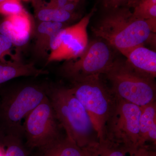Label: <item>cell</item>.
<instances>
[{
  "label": "cell",
  "mask_w": 156,
  "mask_h": 156,
  "mask_svg": "<svg viewBox=\"0 0 156 156\" xmlns=\"http://www.w3.org/2000/svg\"><path fill=\"white\" fill-rule=\"evenodd\" d=\"M96 37L103 39L124 55L128 50L145 43L155 44L156 33L147 20L134 17L127 6L104 9V12L91 27Z\"/></svg>",
  "instance_id": "obj_1"
},
{
  "label": "cell",
  "mask_w": 156,
  "mask_h": 156,
  "mask_svg": "<svg viewBox=\"0 0 156 156\" xmlns=\"http://www.w3.org/2000/svg\"><path fill=\"white\" fill-rule=\"evenodd\" d=\"M48 95L67 137L81 148L98 141L90 117L70 88L50 86Z\"/></svg>",
  "instance_id": "obj_2"
},
{
  "label": "cell",
  "mask_w": 156,
  "mask_h": 156,
  "mask_svg": "<svg viewBox=\"0 0 156 156\" xmlns=\"http://www.w3.org/2000/svg\"><path fill=\"white\" fill-rule=\"evenodd\" d=\"M116 97L140 107L156 101L155 78L135 69L126 58H115L103 74Z\"/></svg>",
  "instance_id": "obj_3"
},
{
  "label": "cell",
  "mask_w": 156,
  "mask_h": 156,
  "mask_svg": "<svg viewBox=\"0 0 156 156\" xmlns=\"http://www.w3.org/2000/svg\"><path fill=\"white\" fill-rule=\"evenodd\" d=\"M101 76L73 82L70 87L90 117L98 140L105 139L106 123L116 102V97Z\"/></svg>",
  "instance_id": "obj_4"
},
{
  "label": "cell",
  "mask_w": 156,
  "mask_h": 156,
  "mask_svg": "<svg viewBox=\"0 0 156 156\" xmlns=\"http://www.w3.org/2000/svg\"><path fill=\"white\" fill-rule=\"evenodd\" d=\"M49 86L20 84L6 92L0 105V120L7 134L23 133L22 120L48 96Z\"/></svg>",
  "instance_id": "obj_5"
},
{
  "label": "cell",
  "mask_w": 156,
  "mask_h": 156,
  "mask_svg": "<svg viewBox=\"0 0 156 156\" xmlns=\"http://www.w3.org/2000/svg\"><path fill=\"white\" fill-rule=\"evenodd\" d=\"M114 50L107 42L97 38L89 42L81 56L65 61L60 67V73L71 83L102 75L115 58Z\"/></svg>",
  "instance_id": "obj_6"
},
{
  "label": "cell",
  "mask_w": 156,
  "mask_h": 156,
  "mask_svg": "<svg viewBox=\"0 0 156 156\" xmlns=\"http://www.w3.org/2000/svg\"><path fill=\"white\" fill-rule=\"evenodd\" d=\"M116 97L105 127V139L122 146L130 155L140 147V107Z\"/></svg>",
  "instance_id": "obj_7"
},
{
  "label": "cell",
  "mask_w": 156,
  "mask_h": 156,
  "mask_svg": "<svg viewBox=\"0 0 156 156\" xmlns=\"http://www.w3.org/2000/svg\"><path fill=\"white\" fill-rule=\"evenodd\" d=\"M61 128L48 95L26 117L23 125L27 144L36 149L63 136Z\"/></svg>",
  "instance_id": "obj_8"
},
{
  "label": "cell",
  "mask_w": 156,
  "mask_h": 156,
  "mask_svg": "<svg viewBox=\"0 0 156 156\" xmlns=\"http://www.w3.org/2000/svg\"><path fill=\"white\" fill-rule=\"evenodd\" d=\"M95 10L93 8L76 23L65 27L61 45L57 50L49 54L48 63L75 59L82 55L89 43L87 27Z\"/></svg>",
  "instance_id": "obj_9"
},
{
  "label": "cell",
  "mask_w": 156,
  "mask_h": 156,
  "mask_svg": "<svg viewBox=\"0 0 156 156\" xmlns=\"http://www.w3.org/2000/svg\"><path fill=\"white\" fill-rule=\"evenodd\" d=\"M67 26H69L67 23L37 21L34 30L35 41L33 53L34 56L38 59H48L50 54V37L54 32Z\"/></svg>",
  "instance_id": "obj_10"
},
{
  "label": "cell",
  "mask_w": 156,
  "mask_h": 156,
  "mask_svg": "<svg viewBox=\"0 0 156 156\" xmlns=\"http://www.w3.org/2000/svg\"><path fill=\"white\" fill-rule=\"evenodd\" d=\"M131 66L140 72L152 77H156V53L138 45L128 50L123 55Z\"/></svg>",
  "instance_id": "obj_11"
},
{
  "label": "cell",
  "mask_w": 156,
  "mask_h": 156,
  "mask_svg": "<svg viewBox=\"0 0 156 156\" xmlns=\"http://www.w3.org/2000/svg\"><path fill=\"white\" fill-rule=\"evenodd\" d=\"M139 121L140 147L151 142L156 143V101L140 107Z\"/></svg>",
  "instance_id": "obj_12"
},
{
  "label": "cell",
  "mask_w": 156,
  "mask_h": 156,
  "mask_svg": "<svg viewBox=\"0 0 156 156\" xmlns=\"http://www.w3.org/2000/svg\"><path fill=\"white\" fill-rule=\"evenodd\" d=\"M48 73V71L37 68L33 63L21 61L0 64V84L20 77H37Z\"/></svg>",
  "instance_id": "obj_13"
},
{
  "label": "cell",
  "mask_w": 156,
  "mask_h": 156,
  "mask_svg": "<svg viewBox=\"0 0 156 156\" xmlns=\"http://www.w3.org/2000/svg\"><path fill=\"white\" fill-rule=\"evenodd\" d=\"M37 150L34 156H84L83 149L66 135Z\"/></svg>",
  "instance_id": "obj_14"
},
{
  "label": "cell",
  "mask_w": 156,
  "mask_h": 156,
  "mask_svg": "<svg viewBox=\"0 0 156 156\" xmlns=\"http://www.w3.org/2000/svg\"><path fill=\"white\" fill-rule=\"evenodd\" d=\"M35 17L37 21L67 23L79 19L76 12H71L47 6L42 0H34L33 3Z\"/></svg>",
  "instance_id": "obj_15"
},
{
  "label": "cell",
  "mask_w": 156,
  "mask_h": 156,
  "mask_svg": "<svg viewBox=\"0 0 156 156\" xmlns=\"http://www.w3.org/2000/svg\"><path fill=\"white\" fill-rule=\"evenodd\" d=\"M82 149L84 156H125L128 153L122 146L106 138Z\"/></svg>",
  "instance_id": "obj_16"
},
{
  "label": "cell",
  "mask_w": 156,
  "mask_h": 156,
  "mask_svg": "<svg viewBox=\"0 0 156 156\" xmlns=\"http://www.w3.org/2000/svg\"><path fill=\"white\" fill-rule=\"evenodd\" d=\"M125 6L131 9L136 18L144 20L156 19V0H128Z\"/></svg>",
  "instance_id": "obj_17"
},
{
  "label": "cell",
  "mask_w": 156,
  "mask_h": 156,
  "mask_svg": "<svg viewBox=\"0 0 156 156\" xmlns=\"http://www.w3.org/2000/svg\"><path fill=\"white\" fill-rule=\"evenodd\" d=\"M7 17L15 31L20 37L29 41L32 30V24L28 13L24 10L20 14Z\"/></svg>",
  "instance_id": "obj_18"
},
{
  "label": "cell",
  "mask_w": 156,
  "mask_h": 156,
  "mask_svg": "<svg viewBox=\"0 0 156 156\" xmlns=\"http://www.w3.org/2000/svg\"><path fill=\"white\" fill-rule=\"evenodd\" d=\"M0 34L7 37L17 48L24 46L28 42L15 31L8 17L0 21Z\"/></svg>",
  "instance_id": "obj_19"
},
{
  "label": "cell",
  "mask_w": 156,
  "mask_h": 156,
  "mask_svg": "<svg viewBox=\"0 0 156 156\" xmlns=\"http://www.w3.org/2000/svg\"><path fill=\"white\" fill-rule=\"evenodd\" d=\"M21 135L15 133L8 134V146L5 156H27L25 149L20 140Z\"/></svg>",
  "instance_id": "obj_20"
},
{
  "label": "cell",
  "mask_w": 156,
  "mask_h": 156,
  "mask_svg": "<svg viewBox=\"0 0 156 156\" xmlns=\"http://www.w3.org/2000/svg\"><path fill=\"white\" fill-rule=\"evenodd\" d=\"M14 47H16L9 39L0 34V64L11 62L6 60V57L7 56H11L15 61H21L19 56H15L11 53V50Z\"/></svg>",
  "instance_id": "obj_21"
},
{
  "label": "cell",
  "mask_w": 156,
  "mask_h": 156,
  "mask_svg": "<svg viewBox=\"0 0 156 156\" xmlns=\"http://www.w3.org/2000/svg\"><path fill=\"white\" fill-rule=\"evenodd\" d=\"M24 10L20 0H5L0 3V14L6 17L20 14Z\"/></svg>",
  "instance_id": "obj_22"
},
{
  "label": "cell",
  "mask_w": 156,
  "mask_h": 156,
  "mask_svg": "<svg viewBox=\"0 0 156 156\" xmlns=\"http://www.w3.org/2000/svg\"><path fill=\"white\" fill-rule=\"evenodd\" d=\"M80 2L75 0H50L49 2H45L47 6L71 12H76Z\"/></svg>",
  "instance_id": "obj_23"
},
{
  "label": "cell",
  "mask_w": 156,
  "mask_h": 156,
  "mask_svg": "<svg viewBox=\"0 0 156 156\" xmlns=\"http://www.w3.org/2000/svg\"><path fill=\"white\" fill-rule=\"evenodd\" d=\"M128 0H102L104 9H113L126 5Z\"/></svg>",
  "instance_id": "obj_24"
},
{
  "label": "cell",
  "mask_w": 156,
  "mask_h": 156,
  "mask_svg": "<svg viewBox=\"0 0 156 156\" xmlns=\"http://www.w3.org/2000/svg\"><path fill=\"white\" fill-rule=\"evenodd\" d=\"M130 156H156V152L148 145L140 147Z\"/></svg>",
  "instance_id": "obj_25"
},
{
  "label": "cell",
  "mask_w": 156,
  "mask_h": 156,
  "mask_svg": "<svg viewBox=\"0 0 156 156\" xmlns=\"http://www.w3.org/2000/svg\"><path fill=\"white\" fill-rule=\"evenodd\" d=\"M0 156H5V154L3 153L2 151L0 149Z\"/></svg>",
  "instance_id": "obj_26"
},
{
  "label": "cell",
  "mask_w": 156,
  "mask_h": 156,
  "mask_svg": "<svg viewBox=\"0 0 156 156\" xmlns=\"http://www.w3.org/2000/svg\"><path fill=\"white\" fill-rule=\"evenodd\" d=\"M5 1V0H0V3L2 2L3 1Z\"/></svg>",
  "instance_id": "obj_27"
},
{
  "label": "cell",
  "mask_w": 156,
  "mask_h": 156,
  "mask_svg": "<svg viewBox=\"0 0 156 156\" xmlns=\"http://www.w3.org/2000/svg\"><path fill=\"white\" fill-rule=\"evenodd\" d=\"M24 1H29V0H24Z\"/></svg>",
  "instance_id": "obj_28"
},
{
  "label": "cell",
  "mask_w": 156,
  "mask_h": 156,
  "mask_svg": "<svg viewBox=\"0 0 156 156\" xmlns=\"http://www.w3.org/2000/svg\"></svg>",
  "instance_id": "obj_29"
}]
</instances>
